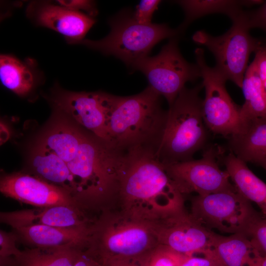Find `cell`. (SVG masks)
<instances>
[{
	"instance_id": "obj_1",
	"label": "cell",
	"mask_w": 266,
	"mask_h": 266,
	"mask_svg": "<svg viewBox=\"0 0 266 266\" xmlns=\"http://www.w3.org/2000/svg\"><path fill=\"white\" fill-rule=\"evenodd\" d=\"M35 143L65 163L78 188L77 203L85 213L114 207L127 152L81 129L57 110Z\"/></svg>"
},
{
	"instance_id": "obj_2",
	"label": "cell",
	"mask_w": 266,
	"mask_h": 266,
	"mask_svg": "<svg viewBox=\"0 0 266 266\" xmlns=\"http://www.w3.org/2000/svg\"><path fill=\"white\" fill-rule=\"evenodd\" d=\"M183 196L155 151L140 148L127 152L114 209L154 223L183 209Z\"/></svg>"
},
{
	"instance_id": "obj_3",
	"label": "cell",
	"mask_w": 266,
	"mask_h": 266,
	"mask_svg": "<svg viewBox=\"0 0 266 266\" xmlns=\"http://www.w3.org/2000/svg\"><path fill=\"white\" fill-rule=\"evenodd\" d=\"M167 117L161 96L149 86L133 96L111 95L107 120L110 142L126 152L141 148L156 153Z\"/></svg>"
},
{
	"instance_id": "obj_4",
	"label": "cell",
	"mask_w": 266,
	"mask_h": 266,
	"mask_svg": "<svg viewBox=\"0 0 266 266\" xmlns=\"http://www.w3.org/2000/svg\"><path fill=\"white\" fill-rule=\"evenodd\" d=\"M158 245L151 222L110 209L92 222L87 249L104 266L114 261L140 260Z\"/></svg>"
},
{
	"instance_id": "obj_5",
	"label": "cell",
	"mask_w": 266,
	"mask_h": 266,
	"mask_svg": "<svg viewBox=\"0 0 266 266\" xmlns=\"http://www.w3.org/2000/svg\"><path fill=\"white\" fill-rule=\"evenodd\" d=\"M201 83L192 89L184 87L167 111L163 136L156 155L167 165L193 159L205 145L207 128L202 112L200 92Z\"/></svg>"
},
{
	"instance_id": "obj_6",
	"label": "cell",
	"mask_w": 266,
	"mask_h": 266,
	"mask_svg": "<svg viewBox=\"0 0 266 266\" xmlns=\"http://www.w3.org/2000/svg\"><path fill=\"white\" fill-rule=\"evenodd\" d=\"M109 23L111 31L105 37L96 41L84 39L76 44L113 55L132 68L148 56L161 40L177 37L181 33L177 29H171L165 24H139L128 11L120 12Z\"/></svg>"
},
{
	"instance_id": "obj_7",
	"label": "cell",
	"mask_w": 266,
	"mask_h": 266,
	"mask_svg": "<svg viewBox=\"0 0 266 266\" xmlns=\"http://www.w3.org/2000/svg\"><path fill=\"white\" fill-rule=\"evenodd\" d=\"M242 12L232 21L230 29L222 35L214 36L200 30L193 36L194 42L204 46L213 55L216 60L214 67L227 80L240 88L249 66L250 55L261 42L250 35Z\"/></svg>"
},
{
	"instance_id": "obj_8",
	"label": "cell",
	"mask_w": 266,
	"mask_h": 266,
	"mask_svg": "<svg viewBox=\"0 0 266 266\" xmlns=\"http://www.w3.org/2000/svg\"><path fill=\"white\" fill-rule=\"evenodd\" d=\"M190 214L206 229L230 234H243L259 216L251 202L235 187L207 195H198L192 200Z\"/></svg>"
},
{
	"instance_id": "obj_9",
	"label": "cell",
	"mask_w": 266,
	"mask_h": 266,
	"mask_svg": "<svg viewBox=\"0 0 266 266\" xmlns=\"http://www.w3.org/2000/svg\"><path fill=\"white\" fill-rule=\"evenodd\" d=\"M142 72L149 86L166 100L169 107L174 102L185 84L200 77L197 64L188 62L180 52L176 37L170 38L160 52L139 60L132 68Z\"/></svg>"
},
{
	"instance_id": "obj_10",
	"label": "cell",
	"mask_w": 266,
	"mask_h": 266,
	"mask_svg": "<svg viewBox=\"0 0 266 266\" xmlns=\"http://www.w3.org/2000/svg\"><path fill=\"white\" fill-rule=\"evenodd\" d=\"M195 54L205 89L202 112L205 126L212 133L224 136L238 133L243 125L240 106L234 103L228 93L227 79L216 68L207 65L203 49H196Z\"/></svg>"
},
{
	"instance_id": "obj_11",
	"label": "cell",
	"mask_w": 266,
	"mask_h": 266,
	"mask_svg": "<svg viewBox=\"0 0 266 266\" xmlns=\"http://www.w3.org/2000/svg\"><path fill=\"white\" fill-rule=\"evenodd\" d=\"M217 151L207 150L198 160L164 165L169 177L183 195L195 192L205 195L234 188L225 171L217 164Z\"/></svg>"
},
{
	"instance_id": "obj_12",
	"label": "cell",
	"mask_w": 266,
	"mask_h": 266,
	"mask_svg": "<svg viewBox=\"0 0 266 266\" xmlns=\"http://www.w3.org/2000/svg\"><path fill=\"white\" fill-rule=\"evenodd\" d=\"M111 94L101 92H74L54 88L51 101L56 108L82 128L110 142L107 130Z\"/></svg>"
},
{
	"instance_id": "obj_13",
	"label": "cell",
	"mask_w": 266,
	"mask_h": 266,
	"mask_svg": "<svg viewBox=\"0 0 266 266\" xmlns=\"http://www.w3.org/2000/svg\"><path fill=\"white\" fill-rule=\"evenodd\" d=\"M152 223L159 244L189 256L203 254L211 247L216 234L203 226L184 208Z\"/></svg>"
},
{
	"instance_id": "obj_14",
	"label": "cell",
	"mask_w": 266,
	"mask_h": 266,
	"mask_svg": "<svg viewBox=\"0 0 266 266\" xmlns=\"http://www.w3.org/2000/svg\"><path fill=\"white\" fill-rule=\"evenodd\" d=\"M0 191L6 197L35 207L66 205L80 209L66 191L29 173L2 175Z\"/></svg>"
},
{
	"instance_id": "obj_15",
	"label": "cell",
	"mask_w": 266,
	"mask_h": 266,
	"mask_svg": "<svg viewBox=\"0 0 266 266\" xmlns=\"http://www.w3.org/2000/svg\"><path fill=\"white\" fill-rule=\"evenodd\" d=\"M26 13L37 25L62 34L71 44L84 39L96 22L93 17L85 13L46 1L30 2Z\"/></svg>"
},
{
	"instance_id": "obj_16",
	"label": "cell",
	"mask_w": 266,
	"mask_h": 266,
	"mask_svg": "<svg viewBox=\"0 0 266 266\" xmlns=\"http://www.w3.org/2000/svg\"><path fill=\"white\" fill-rule=\"evenodd\" d=\"M94 219L80 209L66 205L1 212V223L13 230L35 225L74 228L90 225Z\"/></svg>"
},
{
	"instance_id": "obj_17",
	"label": "cell",
	"mask_w": 266,
	"mask_h": 266,
	"mask_svg": "<svg viewBox=\"0 0 266 266\" xmlns=\"http://www.w3.org/2000/svg\"><path fill=\"white\" fill-rule=\"evenodd\" d=\"M91 225L74 228L35 225L13 230L18 234V242L30 248L70 247L85 250L88 246Z\"/></svg>"
},
{
	"instance_id": "obj_18",
	"label": "cell",
	"mask_w": 266,
	"mask_h": 266,
	"mask_svg": "<svg viewBox=\"0 0 266 266\" xmlns=\"http://www.w3.org/2000/svg\"><path fill=\"white\" fill-rule=\"evenodd\" d=\"M219 266H256L262 255L242 233L229 236L216 233L212 244L203 254Z\"/></svg>"
},
{
	"instance_id": "obj_19",
	"label": "cell",
	"mask_w": 266,
	"mask_h": 266,
	"mask_svg": "<svg viewBox=\"0 0 266 266\" xmlns=\"http://www.w3.org/2000/svg\"><path fill=\"white\" fill-rule=\"evenodd\" d=\"M30 164V174L65 190L77 203V185L64 162L56 154L35 143L31 151Z\"/></svg>"
},
{
	"instance_id": "obj_20",
	"label": "cell",
	"mask_w": 266,
	"mask_h": 266,
	"mask_svg": "<svg viewBox=\"0 0 266 266\" xmlns=\"http://www.w3.org/2000/svg\"><path fill=\"white\" fill-rule=\"evenodd\" d=\"M229 147L231 152L244 162L261 165L266 161V119L244 122L240 131L230 136Z\"/></svg>"
},
{
	"instance_id": "obj_21",
	"label": "cell",
	"mask_w": 266,
	"mask_h": 266,
	"mask_svg": "<svg viewBox=\"0 0 266 266\" xmlns=\"http://www.w3.org/2000/svg\"><path fill=\"white\" fill-rule=\"evenodd\" d=\"M38 77L33 61H22L11 55H0V81L5 88L18 96L29 95L36 86Z\"/></svg>"
},
{
	"instance_id": "obj_22",
	"label": "cell",
	"mask_w": 266,
	"mask_h": 266,
	"mask_svg": "<svg viewBox=\"0 0 266 266\" xmlns=\"http://www.w3.org/2000/svg\"><path fill=\"white\" fill-rule=\"evenodd\" d=\"M224 161L226 171L238 192L250 202L255 203L266 215V183L233 153H229Z\"/></svg>"
},
{
	"instance_id": "obj_23",
	"label": "cell",
	"mask_w": 266,
	"mask_h": 266,
	"mask_svg": "<svg viewBox=\"0 0 266 266\" xmlns=\"http://www.w3.org/2000/svg\"><path fill=\"white\" fill-rule=\"evenodd\" d=\"M185 14L184 21L177 28L180 33L184 32L193 21L212 14H223L232 21L237 18L244 6L262 4L264 1L260 0H181L176 1Z\"/></svg>"
},
{
	"instance_id": "obj_24",
	"label": "cell",
	"mask_w": 266,
	"mask_h": 266,
	"mask_svg": "<svg viewBox=\"0 0 266 266\" xmlns=\"http://www.w3.org/2000/svg\"><path fill=\"white\" fill-rule=\"evenodd\" d=\"M83 250L70 247L26 248L15 259L14 266H74Z\"/></svg>"
},
{
	"instance_id": "obj_25",
	"label": "cell",
	"mask_w": 266,
	"mask_h": 266,
	"mask_svg": "<svg viewBox=\"0 0 266 266\" xmlns=\"http://www.w3.org/2000/svg\"><path fill=\"white\" fill-rule=\"evenodd\" d=\"M241 88L245 99L240 106L242 123L256 118L266 119V94L253 62L247 68Z\"/></svg>"
},
{
	"instance_id": "obj_26",
	"label": "cell",
	"mask_w": 266,
	"mask_h": 266,
	"mask_svg": "<svg viewBox=\"0 0 266 266\" xmlns=\"http://www.w3.org/2000/svg\"><path fill=\"white\" fill-rule=\"evenodd\" d=\"M186 255L159 244L141 259L143 266H179Z\"/></svg>"
},
{
	"instance_id": "obj_27",
	"label": "cell",
	"mask_w": 266,
	"mask_h": 266,
	"mask_svg": "<svg viewBox=\"0 0 266 266\" xmlns=\"http://www.w3.org/2000/svg\"><path fill=\"white\" fill-rule=\"evenodd\" d=\"M18 241V234L14 230H0V266H14L15 259L22 253L16 246Z\"/></svg>"
},
{
	"instance_id": "obj_28",
	"label": "cell",
	"mask_w": 266,
	"mask_h": 266,
	"mask_svg": "<svg viewBox=\"0 0 266 266\" xmlns=\"http://www.w3.org/2000/svg\"><path fill=\"white\" fill-rule=\"evenodd\" d=\"M249 238L262 256H266V217L258 216L243 234Z\"/></svg>"
},
{
	"instance_id": "obj_29",
	"label": "cell",
	"mask_w": 266,
	"mask_h": 266,
	"mask_svg": "<svg viewBox=\"0 0 266 266\" xmlns=\"http://www.w3.org/2000/svg\"><path fill=\"white\" fill-rule=\"evenodd\" d=\"M242 16L250 29L256 28L266 32V1L255 10H243Z\"/></svg>"
},
{
	"instance_id": "obj_30",
	"label": "cell",
	"mask_w": 266,
	"mask_h": 266,
	"mask_svg": "<svg viewBox=\"0 0 266 266\" xmlns=\"http://www.w3.org/2000/svg\"><path fill=\"white\" fill-rule=\"evenodd\" d=\"M160 2L159 0H141L133 14L134 19L141 24L151 23L153 14Z\"/></svg>"
},
{
	"instance_id": "obj_31",
	"label": "cell",
	"mask_w": 266,
	"mask_h": 266,
	"mask_svg": "<svg viewBox=\"0 0 266 266\" xmlns=\"http://www.w3.org/2000/svg\"><path fill=\"white\" fill-rule=\"evenodd\" d=\"M57 2L71 10L85 13L93 17L98 14L96 3L92 0H57Z\"/></svg>"
},
{
	"instance_id": "obj_32",
	"label": "cell",
	"mask_w": 266,
	"mask_h": 266,
	"mask_svg": "<svg viewBox=\"0 0 266 266\" xmlns=\"http://www.w3.org/2000/svg\"><path fill=\"white\" fill-rule=\"evenodd\" d=\"M254 53L255 58L253 62L266 94V43L261 41Z\"/></svg>"
},
{
	"instance_id": "obj_33",
	"label": "cell",
	"mask_w": 266,
	"mask_h": 266,
	"mask_svg": "<svg viewBox=\"0 0 266 266\" xmlns=\"http://www.w3.org/2000/svg\"><path fill=\"white\" fill-rule=\"evenodd\" d=\"M74 266H103V265L86 249L82 252Z\"/></svg>"
},
{
	"instance_id": "obj_34",
	"label": "cell",
	"mask_w": 266,
	"mask_h": 266,
	"mask_svg": "<svg viewBox=\"0 0 266 266\" xmlns=\"http://www.w3.org/2000/svg\"><path fill=\"white\" fill-rule=\"evenodd\" d=\"M179 266H219L211 259L186 256Z\"/></svg>"
},
{
	"instance_id": "obj_35",
	"label": "cell",
	"mask_w": 266,
	"mask_h": 266,
	"mask_svg": "<svg viewBox=\"0 0 266 266\" xmlns=\"http://www.w3.org/2000/svg\"><path fill=\"white\" fill-rule=\"evenodd\" d=\"M103 266H143L140 260H118L110 262Z\"/></svg>"
},
{
	"instance_id": "obj_36",
	"label": "cell",
	"mask_w": 266,
	"mask_h": 266,
	"mask_svg": "<svg viewBox=\"0 0 266 266\" xmlns=\"http://www.w3.org/2000/svg\"><path fill=\"white\" fill-rule=\"evenodd\" d=\"M256 266H266V256H261Z\"/></svg>"
},
{
	"instance_id": "obj_37",
	"label": "cell",
	"mask_w": 266,
	"mask_h": 266,
	"mask_svg": "<svg viewBox=\"0 0 266 266\" xmlns=\"http://www.w3.org/2000/svg\"><path fill=\"white\" fill-rule=\"evenodd\" d=\"M261 166H262L266 170V161L261 164Z\"/></svg>"
}]
</instances>
